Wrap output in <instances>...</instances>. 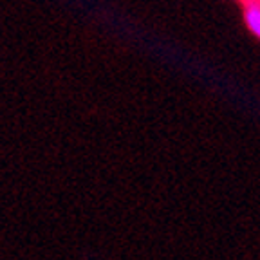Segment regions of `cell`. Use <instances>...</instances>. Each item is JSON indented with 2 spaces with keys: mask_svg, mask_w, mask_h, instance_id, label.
Returning a JSON list of instances; mask_svg holds the SVG:
<instances>
[{
  "mask_svg": "<svg viewBox=\"0 0 260 260\" xmlns=\"http://www.w3.org/2000/svg\"><path fill=\"white\" fill-rule=\"evenodd\" d=\"M244 20H246V25L249 27V31L260 38V4L248 2L246 9H244Z\"/></svg>",
  "mask_w": 260,
  "mask_h": 260,
  "instance_id": "obj_1",
  "label": "cell"
}]
</instances>
